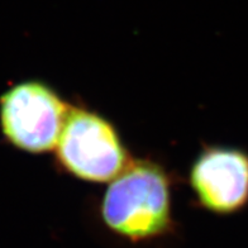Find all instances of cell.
<instances>
[{
    "label": "cell",
    "mask_w": 248,
    "mask_h": 248,
    "mask_svg": "<svg viewBox=\"0 0 248 248\" xmlns=\"http://www.w3.org/2000/svg\"><path fill=\"white\" fill-rule=\"evenodd\" d=\"M101 216L113 232L132 241L163 234L171 214L169 181L162 169L148 161L128 163L109 185Z\"/></svg>",
    "instance_id": "1"
},
{
    "label": "cell",
    "mask_w": 248,
    "mask_h": 248,
    "mask_svg": "<svg viewBox=\"0 0 248 248\" xmlns=\"http://www.w3.org/2000/svg\"><path fill=\"white\" fill-rule=\"evenodd\" d=\"M70 109L38 81L12 86L0 96V127L9 143L30 154L57 147Z\"/></svg>",
    "instance_id": "2"
},
{
    "label": "cell",
    "mask_w": 248,
    "mask_h": 248,
    "mask_svg": "<svg viewBox=\"0 0 248 248\" xmlns=\"http://www.w3.org/2000/svg\"><path fill=\"white\" fill-rule=\"evenodd\" d=\"M57 157L72 175L98 183L114 179L128 165L127 152L113 125L84 109H70Z\"/></svg>",
    "instance_id": "3"
},
{
    "label": "cell",
    "mask_w": 248,
    "mask_h": 248,
    "mask_svg": "<svg viewBox=\"0 0 248 248\" xmlns=\"http://www.w3.org/2000/svg\"><path fill=\"white\" fill-rule=\"evenodd\" d=\"M190 181L206 209L237 212L248 202V155L233 148H209L194 163Z\"/></svg>",
    "instance_id": "4"
}]
</instances>
